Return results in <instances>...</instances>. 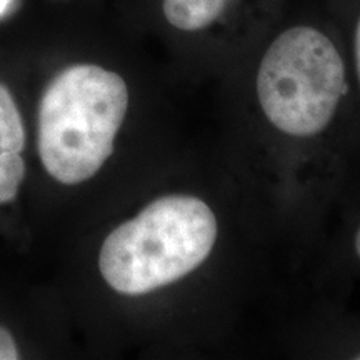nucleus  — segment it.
I'll list each match as a JSON object with an SVG mask.
<instances>
[{
    "label": "nucleus",
    "mask_w": 360,
    "mask_h": 360,
    "mask_svg": "<svg viewBox=\"0 0 360 360\" xmlns=\"http://www.w3.org/2000/svg\"><path fill=\"white\" fill-rule=\"evenodd\" d=\"M317 342L319 352L330 357L360 360V319L352 315H335L326 328L321 327Z\"/></svg>",
    "instance_id": "39448f33"
},
{
    "label": "nucleus",
    "mask_w": 360,
    "mask_h": 360,
    "mask_svg": "<svg viewBox=\"0 0 360 360\" xmlns=\"http://www.w3.org/2000/svg\"><path fill=\"white\" fill-rule=\"evenodd\" d=\"M13 0H0V17H4L6 13L11 11Z\"/></svg>",
    "instance_id": "9b49d317"
},
{
    "label": "nucleus",
    "mask_w": 360,
    "mask_h": 360,
    "mask_svg": "<svg viewBox=\"0 0 360 360\" xmlns=\"http://www.w3.org/2000/svg\"><path fill=\"white\" fill-rule=\"evenodd\" d=\"M274 225L232 162L174 159L167 186L102 238L97 272L115 295L164 304L174 349L193 347L227 332Z\"/></svg>",
    "instance_id": "f03ea898"
},
{
    "label": "nucleus",
    "mask_w": 360,
    "mask_h": 360,
    "mask_svg": "<svg viewBox=\"0 0 360 360\" xmlns=\"http://www.w3.org/2000/svg\"><path fill=\"white\" fill-rule=\"evenodd\" d=\"M15 339L6 327L0 326V360H17L19 359Z\"/></svg>",
    "instance_id": "9d476101"
},
{
    "label": "nucleus",
    "mask_w": 360,
    "mask_h": 360,
    "mask_svg": "<svg viewBox=\"0 0 360 360\" xmlns=\"http://www.w3.org/2000/svg\"><path fill=\"white\" fill-rule=\"evenodd\" d=\"M186 65L229 75L278 20L283 0H152Z\"/></svg>",
    "instance_id": "20e7f679"
},
{
    "label": "nucleus",
    "mask_w": 360,
    "mask_h": 360,
    "mask_svg": "<svg viewBox=\"0 0 360 360\" xmlns=\"http://www.w3.org/2000/svg\"><path fill=\"white\" fill-rule=\"evenodd\" d=\"M25 177V162L15 152L0 154V204L15 200L22 180Z\"/></svg>",
    "instance_id": "1a4fd4ad"
},
{
    "label": "nucleus",
    "mask_w": 360,
    "mask_h": 360,
    "mask_svg": "<svg viewBox=\"0 0 360 360\" xmlns=\"http://www.w3.org/2000/svg\"><path fill=\"white\" fill-rule=\"evenodd\" d=\"M237 148L232 165L276 225H310L354 209L360 114L335 22L277 20L227 75Z\"/></svg>",
    "instance_id": "f257e3e1"
},
{
    "label": "nucleus",
    "mask_w": 360,
    "mask_h": 360,
    "mask_svg": "<svg viewBox=\"0 0 360 360\" xmlns=\"http://www.w3.org/2000/svg\"><path fill=\"white\" fill-rule=\"evenodd\" d=\"M25 147L24 120L12 92L6 84L0 82V154L15 152L20 154Z\"/></svg>",
    "instance_id": "0eeeda50"
},
{
    "label": "nucleus",
    "mask_w": 360,
    "mask_h": 360,
    "mask_svg": "<svg viewBox=\"0 0 360 360\" xmlns=\"http://www.w3.org/2000/svg\"><path fill=\"white\" fill-rule=\"evenodd\" d=\"M349 214L337 249V260H340L345 272L360 276V209L354 207Z\"/></svg>",
    "instance_id": "6e6552de"
},
{
    "label": "nucleus",
    "mask_w": 360,
    "mask_h": 360,
    "mask_svg": "<svg viewBox=\"0 0 360 360\" xmlns=\"http://www.w3.org/2000/svg\"><path fill=\"white\" fill-rule=\"evenodd\" d=\"M335 25L344 40L360 114V0H335Z\"/></svg>",
    "instance_id": "423d86ee"
},
{
    "label": "nucleus",
    "mask_w": 360,
    "mask_h": 360,
    "mask_svg": "<svg viewBox=\"0 0 360 360\" xmlns=\"http://www.w3.org/2000/svg\"><path fill=\"white\" fill-rule=\"evenodd\" d=\"M132 107L122 70L94 58L72 60L45 85L37 115V152L49 177L65 187L107 167Z\"/></svg>",
    "instance_id": "7ed1b4c3"
}]
</instances>
